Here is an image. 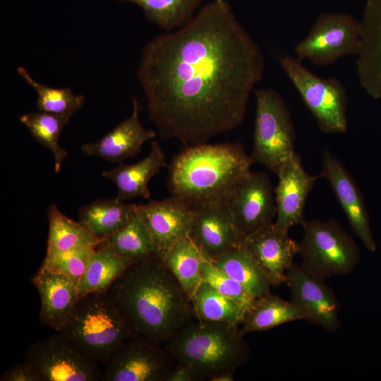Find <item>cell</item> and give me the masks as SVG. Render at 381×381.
Masks as SVG:
<instances>
[{
    "label": "cell",
    "mask_w": 381,
    "mask_h": 381,
    "mask_svg": "<svg viewBox=\"0 0 381 381\" xmlns=\"http://www.w3.org/2000/svg\"><path fill=\"white\" fill-rule=\"evenodd\" d=\"M265 68L261 48L230 4L213 0L188 24L145 46L137 77L159 138L187 147L243 122Z\"/></svg>",
    "instance_id": "1"
},
{
    "label": "cell",
    "mask_w": 381,
    "mask_h": 381,
    "mask_svg": "<svg viewBox=\"0 0 381 381\" xmlns=\"http://www.w3.org/2000/svg\"><path fill=\"white\" fill-rule=\"evenodd\" d=\"M107 291L137 334L162 344L195 319L191 299L157 258L133 262Z\"/></svg>",
    "instance_id": "2"
},
{
    "label": "cell",
    "mask_w": 381,
    "mask_h": 381,
    "mask_svg": "<svg viewBox=\"0 0 381 381\" xmlns=\"http://www.w3.org/2000/svg\"><path fill=\"white\" fill-rule=\"evenodd\" d=\"M253 161L240 143H207L187 146L168 165L171 195L190 207L226 202Z\"/></svg>",
    "instance_id": "3"
},
{
    "label": "cell",
    "mask_w": 381,
    "mask_h": 381,
    "mask_svg": "<svg viewBox=\"0 0 381 381\" xmlns=\"http://www.w3.org/2000/svg\"><path fill=\"white\" fill-rule=\"evenodd\" d=\"M237 325L193 319L167 341L176 363L187 367L194 381H210L221 373H235L246 363L250 349Z\"/></svg>",
    "instance_id": "4"
},
{
    "label": "cell",
    "mask_w": 381,
    "mask_h": 381,
    "mask_svg": "<svg viewBox=\"0 0 381 381\" xmlns=\"http://www.w3.org/2000/svg\"><path fill=\"white\" fill-rule=\"evenodd\" d=\"M99 365L137 334L107 291L80 297L60 332Z\"/></svg>",
    "instance_id": "5"
},
{
    "label": "cell",
    "mask_w": 381,
    "mask_h": 381,
    "mask_svg": "<svg viewBox=\"0 0 381 381\" xmlns=\"http://www.w3.org/2000/svg\"><path fill=\"white\" fill-rule=\"evenodd\" d=\"M255 117L250 157L277 175L296 153V133L287 104L272 88L254 90Z\"/></svg>",
    "instance_id": "6"
},
{
    "label": "cell",
    "mask_w": 381,
    "mask_h": 381,
    "mask_svg": "<svg viewBox=\"0 0 381 381\" xmlns=\"http://www.w3.org/2000/svg\"><path fill=\"white\" fill-rule=\"evenodd\" d=\"M302 226L298 255L306 271L326 279L349 274L356 268L359 248L335 219L306 221Z\"/></svg>",
    "instance_id": "7"
},
{
    "label": "cell",
    "mask_w": 381,
    "mask_h": 381,
    "mask_svg": "<svg viewBox=\"0 0 381 381\" xmlns=\"http://www.w3.org/2000/svg\"><path fill=\"white\" fill-rule=\"evenodd\" d=\"M279 65L315 119L320 130L327 134L348 129L346 90L337 78H322L296 56L283 55Z\"/></svg>",
    "instance_id": "8"
},
{
    "label": "cell",
    "mask_w": 381,
    "mask_h": 381,
    "mask_svg": "<svg viewBox=\"0 0 381 381\" xmlns=\"http://www.w3.org/2000/svg\"><path fill=\"white\" fill-rule=\"evenodd\" d=\"M361 35V23L351 14L322 13L308 34L296 44L294 52L301 61L328 66L342 57L357 56Z\"/></svg>",
    "instance_id": "9"
},
{
    "label": "cell",
    "mask_w": 381,
    "mask_h": 381,
    "mask_svg": "<svg viewBox=\"0 0 381 381\" xmlns=\"http://www.w3.org/2000/svg\"><path fill=\"white\" fill-rule=\"evenodd\" d=\"M24 361L42 381H102L99 364L60 332L31 344Z\"/></svg>",
    "instance_id": "10"
},
{
    "label": "cell",
    "mask_w": 381,
    "mask_h": 381,
    "mask_svg": "<svg viewBox=\"0 0 381 381\" xmlns=\"http://www.w3.org/2000/svg\"><path fill=\"white\" fill-rule=\"evenodd\" d=\"M162 343L135 334L103 365L102 381H167L176 361Z\"/></svg>",
    "instance_id": "11"
},
{
    "label": "cell",
    "mask_w": 381,
    "mask_h": 381,
    "mask_svg": "<svg viewBox=\"0 0 381 381\" xmlns=\"http://www.w3.org/2000/svg\"><path fill=\"white\" fill-rule=\"evenodd\" d=\"M274 190L265 173L250 171L231 193L226 202L244 238L272 222L276 217Z\"/></svg>",
    "instance_id": "12"
},
{
    "label": "cell",
    "mask_w": 381,
    "mask_h": 381,
    "mask_svg": "<svg viewBox=\"0 0 381 381\" xmlns=\"http://www.w3.org/2000/svg\"><path fill=\"white\" fill-rule=\"evenodd\" d=\"M286 274L285 283L290 290V301L306 315V320L329 332L338 330L341 326V306L325 279L308 272L295 262Z\"/></svg>",
    "instance_id": "13"
},
{
    "label": "cell",
    "mask_w": 381,
    "mask_h": 381,
    "mask_svg": "<svg viewBox=\"0 0 381 381\" xmlns=\"http://www.w3.org/2000/svg\"><path fill=\"white\" fill-rule=\"evenodd\" d=\"M193 211L188 236L207 260L243 244L244 237L226 202L205 204Z\"/></svg>",
    "instance_id": "14"
},
{
    "label": "cell",
    "mask_w": 381,
    "mask_h": 381,
    "mask_svg": "<svg viewBox=\"0 0 381 381\" xmlns=\"http://www.w3.org/2000/svg\"><path fill=\"white\" fill-rule=\"evenodd\" d=\"M320 176L329 182L353 233L367 250L375 252L377 246L361 191L342 162L329 150L322 153Z\"/></svg>",
    "instance_id": "15"
},
{
    "label": "cell",
    "mask_w": 381,
    "mask_h": 381,
    "mask_svg": "<svg viewBox=\"0 0 381 381\" xmlns=\"http://www.w3.org/2000/svg\"><path fill=\"white\" fill-rule=\"evenodd\" d=\"M243 245L253 256L272 286L286 282V271L298 255L299 243L272 222L244 238Z\"/></svg>",
    "instance_id": "16"
},
{
    "label": "cell",
    "mask_w": 381,
    "mask_h": 381,
    "mask_svg": "<svg viewBox=\"0 0 381 381\" xmlns=\"http://www.w3.org/2000/svg\"><path fill=\"white\" fill-rule=\"evenodd\" d=\"M274 199L277 207L275 223L282 229L289 231L296 225H303L304 209L308 195L320 177L309 174L301 163L300 156L295 153L277 175Z\"/></svg>",
    "instance_id": "17"
},
{
    "label": "cell",
    "mask_w": 381,
    "mask_h": 381,
    "mask_svg": "<svg viewBox=\"0 0 381 381\" xmlns=\"http://www.w3.org/2000/svg\"><path fill=\"white\" fill-rule=\"evenodd\" d=\"M140 206L157 258L161 260L176 241L188 236L193 208L174 195L161 200H150Z\"/></svg>",
    "instance_id": "18"
},
{
    "label": "cell",
    "mask_w": 381,
    "mask_h": 381,
    "mask_svg": "<svg viewBox=\"0 0 381 381\" xmlns=\"http://www.w3.org/2000/svg\"><path fill=\"white\" fill-rule=\"evenodd\" d=\"M132 102L131 115L99 140L83 144L81 151L84 154L119 162L134 157L145 142L157 136V132L145 128L140 123V106L135 96Z\"/></svg>",
    "instance_id": "19"
},
{
    "label": "cell",
    "mask_w": 381,
    "mask_h": 381,
    "mask_svg": "<svg viewBox=\"0 0 381 381\" xmlns=\"http://www.w3.org/2000/svg\"><path fill=\"white\" fill-rule=\"evenodd\" d=\"M40 299V320L59 332L79 298L78 286L69 277L40 266L31 278Z\"/></svg>",
    "instance_id": "20"
},
{
    "label": "cell",
    "mask_w": 381,
    "mask_h": 381,
    "mask_svg": "<svg viewBox=\"0 0 381 381\" xmlns=\"http://www.w3.org/2000/svg\"><path fill=\"white\" fill-rule=\"evenodd\" d=\"M361 23L356 73L361 87L381 99V0H366Z\"/></svg>",
    "instance_id": "21"
},
{
    "label": "cell",
    "mask_w": 381,
    "mask_h": 381,
    "mask_svg": "<svg viewBox=\"0 0 381 381\" xmlns=\"http://www.w3.org/2000/svg\"><path fill=\"white\" fill-rule=\"evenodd\" d=\"M168 165L166 155L159 142L152 140L150 152L143 159L132 164H120L112 169L103 171L102 176L116 185V197L120 200L125 202L136 198L148 199L150 197V181Z\"/></svg>",
    "instance_id": "22"
},
{
    "label": "cell",
    "mask_w": 381,
    "mask_h": 381,
    "mask_svg": "<svg viewBox=\"0 0 381 381\" xmlns=\"http://www.w3.org/2000/svg\"><path fill=\"white\" fill-rule=\"evenodd\" d=\"M136 205L127 204L117 197L98 198L80 207L78 222L104 241L127 223Z\"/></svg>",
    "instance_id": "23"
},
{
    "label": "cell",
    "mask_w": 381,
    "mask_h": 381,
    "mask_svg": "<svg viewBox=\"0 0 381 381\" xmlns=\"http://www.w3.org/2000/svg\"><path fill=\"white\" fill-rule=\"evenodd\" d=\"M49 234L46 256H54L86 247H96L102 241L79 222L64 214L55 204L48 207Z\"/></svg>",
    "instance_id": "24"
},
{
    "label": "cell",
    "mask_w": 381,
    "mask_h": 381,
    "mask_svg": "<svg viewBox=\"0 0 381 381\" xmlns=\"http://www.w3.org/2000/svg\"><path fill=\"white\" fill-rule=\"evenodd\" d=\"M133 262L102 241L92 252L78 284L79 298L89 293L107 291Z\"/></svg>",
    "instance_id": "25"
},
{
    "label": "cell",
    "mask_w": 381,
    "mask_h": 381,
    "mask_svg": "<svg viewBox=\"0 0 381 381\" xmlns=\"http://www.w3.org/2000/svg\"><path fill=\"white\" fill-rule=\"evenodd\" d=\"M241 284L255 298L270 293V279L251 253L242 244L210 260Z\"/></svg>",
    "instance_id": "26"
},
{
    "label": "cell",
    "mask_w": 381,
    "mask_h": 381,
    "mask_svg": "<svg viewBox=\"0 0 381 381\" xmlns=\"http://www.w3.org/2000/svg\"><path fill=\"white\" fill-rule=\"evenodd\" d=\"M102 241L118 255L134 262L157 258L140 205L124 226Z\"/></svg>",
    "instance_id": "27"
},
{
    "label": "cell",
    "mask_w": 381,
    "mask_h": 381,
    "mask_svg": "<svg viewBox=\"0 0 381 381\" xmlns=\"http://www.w3.org/2000/svg\"><path fill=\"white\" fill-rule=\"evenodd\" d=\"M306 318V315L290 301L284 300L270 292L256 298L247 312L240 329L245 335Z\"/></svg>",
    "instance_id": "28"
},
{
    "label": "cell",
    "mask_w": 381,
    "mask_h": 381,
    "mask_svg": "<svg viewBox=\"0 0 381 381\" xmlns=\"http://www.w3.org/2000/svg\"><path fill=\"white\" fill-rule=\"evenodd\" d=\"M205 257L188 236L176 241L161 259L191 299L202 282Z\"/></svg>",
    "instance_id": "29"
},
{
    "label": "cell",
    "mask_w": 381,
    "mask_h": 381,
    "mask_svg": "<svg viewBox=\"0 0 381 381\" xmlns=\"http://www.w3.org/2000/svg\"><path fill=\"white\" fill-rule=\"evenodd\" d=\"M195 319L200 321L242 324L247 309L202 281L191 298Z\"/></svg>",
    "instance_id": "30"
},
{
    "label": "cell",
    "mask_w": 381,
    "mask_h": 381,
    "mask_svg": "<svg viewBox=\"0 0 381 381\" xmlns=\"http://www.w3.org/2000/svg\"><path fill=\"white\" fill-rule=\"evenodd\" d=\"M71 118L44 111H28L19 116L20 122L30 131L32 138L52 153L54 171L59 172L68 152L59 143L62 130Z\"/></svg>",
    "instance_id": "31"
},
{
    "label": "cell",
    "mask_w": 381,
    "mask_h": 381,
    "mask_svg": "<svg viewBox=\"0 0 381 381\" xmlns=\"http://www.w3.org/2000/svg\"><path fill=\"white\" fill-rule=\"evenodd\" d=\"M140 6L149 20L169 32L188 24L203 0H116Z\"/></svg>",
    "instance_id": "32"
},
{
    "label": "cell",
    "mask_w": 381,
    "mask_h": 381,
    "mask_svg": "<svg viewBox=\"0 0 381 381\" xmlns=\"http://www.w3.org/2000/svg\"><path fill=\"white\" fill-rule=\"evenodd\" d=\"M18 74L37 94L38 111L71 118L83 106L85 98L75 94L69 87H53L35 80L23 66L16 69Z\"/></svg>",
    "instance_id": "33"
},
{
    "label": "cell",
    "mask_w": 381,
    "mask_h": 381,
    "mask_svg": "<svg viewBox=\"0 0 381 381\" xmlns=\"http://www.w3.org/2000/svg\"><path fill=\"white\" fill-rule=\"evenodd\" d=\"M202 280L224 296L244 306L247 310L256 300L241 284L205 258L202 265Z\"/></svg>",
    "instance_id": "34"
},
{
    "label": "cell",
    "mask_w": 381,
    "mask_h": 381,
    "mask_svg": "<svg viewBox=\"0 0 381 381\" xmlns=\"http://www.w3.org/2000/svg\"><path fill=\"white\" fill-rule=\"evenodd\" d=\"M96 247H86L54 256H45L41 266L67 276L78 286L85 272L90 255Z\"/></svg>",
    "instance_id": "35"
},
{
    "label": "cell",
    "mask_w": 381,
    "mask_h": 381,
    "mask_svg": "<svg viewBox=\"0 0 381 381\" xmlns=\"http://www.w3.org/2000/svg\"><path fill=\"white\" fill-rule=\"evenodd\" d=\"M0 381H42L34 367L23 361L6 370L0 377Z\"/></svg>",
    "instance_id": "36"
},
{
    "label": "cell",
    "mask_w": 381,
    "mask_h": 381,
    "mask_svg": "<svg viewBox=\"0 0 381 381\" xmlns=\"http://www.w3.org/2000/svg\"><path fill=\"white\" fill-rule=\"evenodd\" d=\"M167 381H194V378L187 367L176 363Z\"/></svg>",
    "instance_id": "37"
},
{
    "label": "cell",
    "mask_w": 381,
    "mask_h": 381,
    "mask_svg": "<svg viewBox=\"0 0 381 381\" xmlns=\"http://www.w3.org/2000/svg\"><path fill=\"white\" fill-rule=\"evenodd\" d=\"M234 373H221L212 377L210 381H233Z\"/></svg>",
    "instance_id": "38"
}]
</instances>
